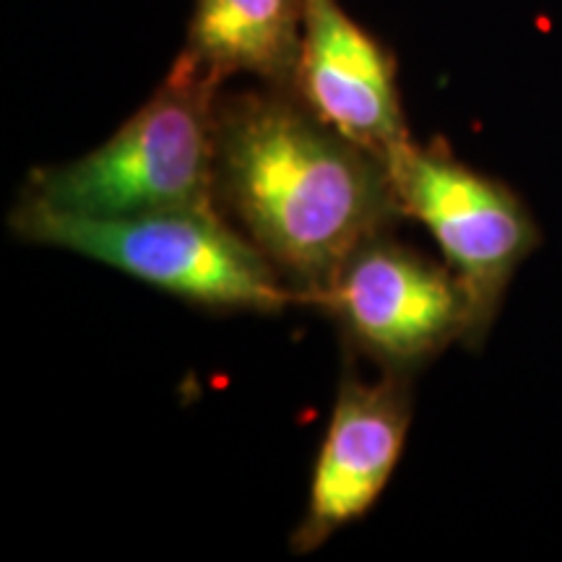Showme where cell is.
Here are the masks:
<instances>
[{"instance_id":"6da1fadb","label":"cell","mask_w":562,"mask_h":562,"mask_svg":"<svg viewBox=\"0 0 562 562\" xmlns=\"http://www.w3.org/2000/svg\"><path fill=\"white\" fill-rule=\"evenodd\" d=\"M214 201L263 252L300 305L372 237L404 220L383 159L302 104L294 91H222L214 133Z\"/></svg>"},{"instance_id":"7a4b0ae2","label":"cell","mask_w":562,"mask_h":562,"mask_svg":"<svg viewBox=\"0 0 562 562\" xmlns=\"http://www.w3.org/2000/svg\"><path fill=\"white\" fill-rule=\"evenodd\" d=\"M224 87L175 55L149 100L100 146L26 175L16 203L81 220H125L214 201L216 104Z\"/></svg>"},{"instance_id":"3957f363","label":"cell","mask_w":562,"mask_h":562,"mask_svg":"<svg viewBox=\"0 0 562 562\" xmlns=\"http://www.w3.org/2000/svg\"><path fill=\"white\" fill-rule=\"evenodd\" d=\"M13 237L89 258L211 313L273 315L300 305L216 203L125 220H81L13 203Z\"/></svg>"},{"instance_id":"277c9868","label":"cell","mask_w":562,"mask_h":562,"mask_svg":"<svg viewBox=\"0 0 562 562\" xmlns=\"http://www.w3.org/2000/svg\"><path fill=\"white\" fill-rule=\"evenodd\" d=\"M404 220L419 222L459 279L472 313L467 349H482L542 227L508 182L456 157L446 140L414 144L391 167Z\"/></svg>"},{"instance_id":"5b68a950","label":"cell","mask_w":562,"mask_h":562,"mask_svg":"<svg viewBox=\"0 0 562 562\" xmlns=\"http://www.w3.org/2000/svg\"><path fill=\"white\" fill-rule=\"evenodd\" d=\"M347 351L378 372L417 378L442 351L469 344L472 313L459 279L393 232L362 243L311 300Z\"/></svg>"},{"instance_id":"8992f818","label":"cell","mask_w":562,"mask_h":562,"mask_svg":"<svg viewBox=\"0 0 562 562\" xmlns=\"http://www.w3.org/2000/svg\"><path fill=\"white\" fill-rule=\"evenodd\" d=\"M414 414V378L347 370L315 456L305 513L294 526V554H311L336 531L360 521L391 482Z\"/></svg>"},{"instance_id":"52a82bcc","label":"cell","mask_w":562,"mask_h":562,"mask_svg":"<svg viewBox=\"0 0 562 562\" xmlns=\"http://www.w3.org/2000/svg\"><path fill=\"white\" fill-rule=\"evenodd\" d=\"M294 97L344 138L389 165L414 144L389 47L339 0H305Z\"/></svg>"},{"instance_id":"ba28073f","label":"cell","mask_w":562,"mask_h":562,"mask_svg":"<svg viewBox=\"0 0 562 562\" xmlns=\"http://www.w3.org/2000/svg\"><path fill=\"white\" fill-rule=\"evenodd\" d=\"M305 0H193L178 58L209 81L292 89Z\"/></svg>"}]
</instances>
